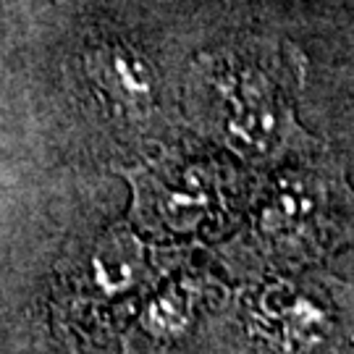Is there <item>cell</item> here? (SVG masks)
<instances>
[{"mask_svg": "<svg viewBox=\"0 0 354 354\" xmlns=\"http://www.w3.org/2000/svg\"><path fill=\"white\" fill-rule=\"evenodd\" d=\"M92 82L127 113H145L155 102V71L140 53L124 45H102L87 55Z\"/></svg>", "mask_w": 354, "mask_h": 354, "instance_id": "1", "label": "cell"}]
</instances>
